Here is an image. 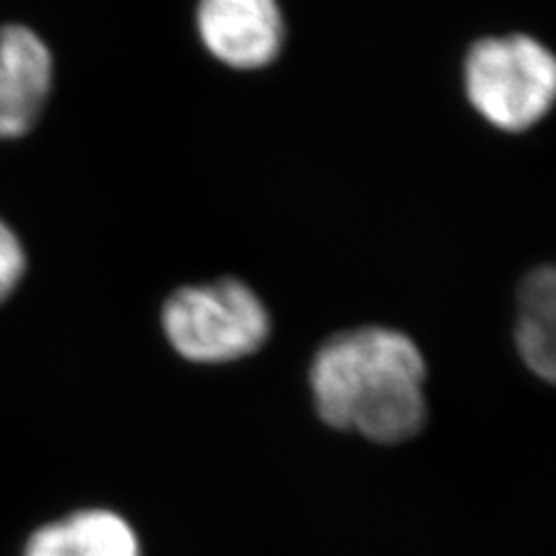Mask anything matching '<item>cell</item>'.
I'll return each instance as SVG.
<instances>
[{"mask_svg": "<svg viewBox=\"0 0 556 556\" xmlns=\"http://www.w3.org/2000/svg\"><path fill=\"white\" fill-rule=\"evenodd\" d=\"M161 320L169 345L195 364L249 357L271 332L265 302L239 278H216L174 290L165 300Z\"/></svg>", "mask_w": 556, "mask_h": 556, "instance_id": "cell-3", "label": "cell"}, {"mask_svg": "<svg viewBox=\"0 0 556 556\" xmlns=\"http://www.w3.org/2000/svg\"><path fill=\"white\" fill-rule=\"evenodd\" d=\"M26 274V253L20 237L5 220H0V304L20 288Z\"/></svg>", "mask_w": 556, "mask_h": 556, "instance_id": "cell-8", "label": "cell"}, {"mask_svg": "<svg viewBox=\"0 0 556 556\" xmlns=\"http://www.w3.org/2000/svg\"><path fill=\"white\" fill-rule=\"evenodd\" d=\"M556 276L552 267L533 269L519 288L517 351L527 367L552 382L556 371Z\"/></svg>", "mask_w": 556, "mask_h": 556, "instance_id": "cell-7", "label": "cell"}, {"mask_svg": "<svg viewBox=\"0 0 556 556\" xmlns=\"http://www.w3.org/2000/svg\"><path fill=\"white\" fill-rule=\"evenodd\" d=\"M471 110L501 132L533 130L556 102V56L529 33L486 35L468 47L462 67Z\"/></svg>", "mask_w": 556, "mask_h": 556, "instance_id": "cell-2", "label": "cell"}, {"mask_svg": "<svg viewBox=\"0 0 556 556\" xmlns=\"http://www.w3.org/2000/svg\"><path fill=\"white\" fill-rule=\"evenodd\" d=\"M195 33L204 51L237 73H257L283 54L281 0H198Z\"/></svg>", "mask_w": 556, "mask_h": 556, "instance_id": "cell-4", "label": "cell"}, {"mask_svg": "<svg viewBox=\"0 0 556 556\" xmlns=\"http://www.w3.org/2000/svg\"><path fill=\"white\" fill-rule=\"evenodd\" d=\"M54 89V56L38 33L10 24L0 28V139L30 132Z\"/></svg>", "mask_w": 556, "mask_h": 556, "instance_id": "cell-5", "label": "cell"}, {"mask_svg": "<svg viewBox=\"0 0 556 556\" xmlns=\"http://www.w3.org/2000/svg\"><path fill=\"white\" fill-rule=\"evenodd\" d=\"M24 556H142V547L124 517L89 508L49 521L30 533Z\"/></svg>", "mask_w": 556, "mask_h": 556, "instance_id": "cell-6", "label": "cell"}, {"mask_svg": "<svg viewBox=\"0 0 556 556\" xmlns=\"http://www.w3.org/2000/svg\"><path fill=\"white\" fill-rule=\"evenodd\" d=\"M311 392L320 420L362 439L394 445L427 420V364L399 329L355 327L327 339L311 364Z\"/></svg>", "mask_w": 556, "mask_h": 556, "instance_id": "cell-1", "label": "cell"}]
</instances>
